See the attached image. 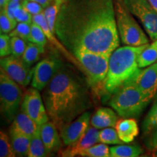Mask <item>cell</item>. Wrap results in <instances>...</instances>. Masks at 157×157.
I'll use <instances>...</instances> for the list:
<instances>
[{"mask_svg":"<svg viewBox=\"0 0 157 157\" xmlns=\"http://www.w3.org/2000/svg\"><path fill=\"white\" fill-rule=\"evenodd\" d=\"M55 34L73 55L86 50L110 56L119 46L114 0H64Z\"/></svg>","mask_w":157,"mask_h":157,"instance_id":"cell-1","label":"cell"},{"mask_svg":"<svg viewBox=\"0 0 157 157\" xmlns=\"http://www.w3.org/2000/svg\"><path fill=\"white\" fill-rule=\"evenodd\" d=\"M90 87L87 78L63 66L45 87L43 99L47 112L59 131L91 108Z\"/></svg>","mask_w":157,"mask_h":157,"instance_id":"cell-2","label":"cell"},{"mask_svg":"<svg viewBox=\"0 0 157 157\" xmlns=\"http://www.w3.org/2000/svg\"><path fill=\"white\" fill-rule=\"evenodd\" d=\"M148 45L126 46L118 48L110 56L108 74L104 83V89L112 93L124 83L138 70V57Z\"/></svg>","mask_w":157,"mask_h":157,"instance_id":"cell-3","label":"cell"},{"mask_svg":"<svg viewBox=\"0 0 157 157\" xmlns=\"http://www.w3.org/2000/svg\"><path fill=\"white\" fill-rule=\"evenodd\" d=\"M151 101L131 77L111 93L109 105L120 117L132 118L140 116Z\"/></svg>","mask_w":157,"mask_h":157,"instance_id":"cell-4","label":"cell"},{"mask_svg":"<svg viewBox=\"0 0 157 157\" xmlns=\"http://www.w3.org/2000/svg\"><path fill=\"white\" fill-rule=\"evenodd\" d=\"M114 8L118 32L123 44L135 47L148 44V36L127 8L123 0H114Z\"/></svg>","mask_w":157,"mask_h":157,"instance_id":"cell-5","label":"cell"},{"mask_svg":"<svg viewBox=\"0 0 157 157\" xmlns=\"http://www.w3.org/2000/svg\"><path fill=\"white\" fill-rule=\"evenodd\" d=\"M74 56L81 64L82 71L88 83L96 90L103 84L104 86L109 65V56L91 51L78 50Z\"/></svg>","mask_w":157,"mask_h":157,"instance_id":"cell-6","label":"cell"},{"mask_svg":"<svg viewBox=\"0 0 157 157\" xmlns=\"http://www.w3.org/2000/svg\"><path fill=\"white\" fill-rule=\"evenodd\" d=\"M23 92L20 84L0 68V104L1 113L8 122L16 117L22 103Z\"/></svg>","mask_w":157,"mask_h":157,"instance_id":"cell-7","label":"cell"},{"mask_svg":"<svg viewBox=\"0 0 157 157\" xmlns=\"http://www.w3.org/2000/svg\"><path fill=\"white\" fill-rule=\"evenodd\" d=\"M128 10L142 23L153 41L157 39V12L148 0H123Z\"/></svg>","mask_w":157,"mask_h":157,"instance_id":"cell-8","label":"cell"},{"mask_svg":"<svg viewBox=\"0 0 157 157\" xmlns=\"http://www.w3.org/2000/svg\"><path fill=\"white\" fill-rule=\"evenodd\" d=\"M0 64L7 75L21 86L26 87L32 80L34 68H31V66L25 63L22 58L11 54L1 58Z\"/></svg>","mask_w":157,"mask_h":157,"instance_id":"cell-9","label":"cell"},{"mask_svg":"<svg viewBox=\"0 0 157 157\" xmlns=\"http://www.w3.org/2000/svg\"><path fill=\"white\" fill-rule=\"evenodd\" d=\"M21 108V111L29 115L40 126L50 119L39 90L36 88L32 87L27 90L23 95Z\"/></svg>","mask_w":157,"mask_h":157,"instance_id":"cell-10","label":"cell"},{"mask_svg":"<svg viewBox=\"0 0 157 157\" xmlns=\"http://www.w3.org/2000/svg\"><path fill=\"white\" fill-rule=\"evenodd\" d=\"M61 66V61L55 56H48L39 61L34 67L32 87L39 91L44 89Z\"/></svg>","mask_w":157,"mask_h":157,"instance_id":"cell-11","label":"cell"},{"mask_svg":"<svg viewBox=\"0 0 157 157\" xmlns=\"http://www.w3.org/2000/svg\"><path fill=\"white\" fill-rule=\"evenodd\" d=\"M132 78L143 95L152 100L157 94V61L143 69L139 68Z\"/></svg>","mask_w":157,"mask_h":157,"instance_id":"cell-12","label":"cell"},{"mask_svg":"<svg viewBox=\"0 0 157 157\" xmlns=\"http://www.w3.org/2000/svg\"><path fill=\"white\" fill-rule=\"evenodd\" d=\"M90 121V113L85 111L65 127L60 132V137L65 146L75 144L87 130Z\"/></svg>","mask_w":157,"mask_h":157,"instance_id":"cell-13","label":"cell"},{"mask_svg":"<svg viewBox=\"0 0 157 157\" xmlns=\"http://www.w3.org/2000/svg\"><path fill=\"white\" fill-rule=\"evenodd\" d=\"M33 22L36 23L37 25H39V26L42 29L43 31H44L45 35H46L47 38H48V40L50 41V42L52 43V44L56 47L60 52H62V53L63 54V56L66 57L71 63H72L74 66H76V67L78 68V69L81 71H82L81 64H80L79 62L78 61V60L76 58V57L62 44L61 42H60V41L58 39V37L56 36V34L50 29V26H49L48 23V21H47L46 18H45L44 12L42 13H39L38 15H33Z\"/></svg>","mask_w":157,"mask_h":157,"instance_id":"cell-14","label":"cell"},{"mask_svg":"<svg viewBox=\"0 0 157 157\" xmlns=\"http://www.w3.org/2000/svg\"><path fill=\"white\" fill-rule=\"evenodd\" d=\"M99 132L98 129L94 127H89L84 135L75 144L67 146L68 148L61 152L62 156L73 157L78 156V153L84 149L88 148L99 143Z\"/></svg>","mask_w":157,"mask_h":157,"instance_id":"cell-15","label":"cell"},{"mask_svg":"<svg viewBox=\"0 0 157 157\" xmlns=\"http://www.w3.org/2000/svg\"><path fill=\"white\" fill-rule=\"evenodd\" d=\"M40 134L49 154L58 151L61 146V141L58 128L52 121H48L41 125Z\"/></svg>","mask_w":157,"mask_h":157,"instance_id":"cell-16","label":"cell"},{"mask_svg":"<svg viewBox=\"0 0 157 157\" xmlns=\"http://www.w3.org/2000/svg\"><path fill=\"white\" fill-rule=\"evenodd\" d=\"M10 128L29 135L31 137L40 132V125L22 111L17 113L14 120L12 121Z\"/></svg>","mask_w":157,"mask_h":157,"instance_id":"cell-17","label":"cell"},{"mask_svg":"<svg viewBox=\"0 0 157 157\" xmlns=\"http://www.w3.org/2000/svg\"><path fill=\"white\" fill-rule=\"evenodd\" d=\"M117 112L110 108H101L91 118L92 126L98 129L115 127L118 120Z\"/></svg>","mask_w":157,"mask_h":157,"instance_id":"cell-18","label":"cell"},{"mask_svg":"<svg viewBox=\"0 0 157 157\" xmlns=\"http://www.w3.org/2000/svg\"><path fill=\"white\" fill-rule=\"evenodd\" d=\"M115 129L121 140L125 143L132 142L139 133L137 121L129 118L118 121Z\"/></svg>","mask_w":157,"mask_h":157,"instance_id":"cell-19","label":"cell"},{"mask_svg":"<svg viewBox=\"0 0 157 157\" xmlns=\"http://www.w3.org/2000/svg\"><path fill=\"white\" fill-rule=\"evenodd\" d=\"M10 136L15 156H28L31 137L13 128H10Z\"/></svg>","mask_w":157,"mask_h":157,"instance_id":"cell-20","label":"cell"},{"mask_svg":"<svg viewBox=\"0 0 157 157\" xmlns=\"http://www.w3.org/2000/svg\"><path fill=\"white\" fill-rule=\"evenodd\" d=\"M143 153V148L138 145L120 144L110 148L111 157H137Z\"/></svg>","mask_w":157,"mask_h":157,"instance_id":"cell-21","label":"cell"},{"mask_svg":"<svg viewBox=\"0 0 157 157\" xmlns=\"http://www.w3.org/2000/svg\"><path fill=\"white\" fill-rule=\"evenodd\" d=\"M157 61V39L143 50L138 57L139 68L148 67Z\"/></svg>","mask_w":157,"mask_h":157,"instance_id":"cell-22","label":"cell"},{"mask_svg":"<svg viewBox=\"0 0 157 157\" xmlns=\"http://www.w3.org/2000/svg\"><path fill=\"white\" fill-rule=\"evenodd\" d=\"M44 52V45L29 42L22 59L25 63L31 66L40 58L41 55Z\"/></svg>","mask_w":157,"mask_h":157,"instance_id":"cell-23","label":"cell"},{"mask_svg":"<svg viewBox=\"0 0 157 157\" xmlns=\"http://www.w3.org/2000/svg\"><path fill=\"white\" fill-rule=\"evenodd\" d=\"M50 155L44 143H43L40 132L31 137L30 147L28 153L29 157H44Z\"/></svg>","mask_w":157,"mask_h":157,"instance_id":"cell-24","label":"cell"},{"mask_svg":"<svg viewBox=\"0 0 157 157\" xmlns=\"http://www.w3.org/2000/svg\"><path fill=\"white\" fill-rule=\"evenodd\" d=\"M64 0H52L44 10V14L51 30L55 33V25L57 16Z\"/></svg>","mask_w":157,"mask_h":157,"instance_id":"cell-25","label":"cell"},{"mask_svg":"<svg viewBox=\"0 0 157 157\" xmlns=\"http://www.w3.org/2000/svg\"><path fill=\"white\" fill-rule=\"evenodd\" d=\"M143 132L148 135L157 129V100L153 104L150 111L142 124Z\"/></svg>","mask_w":157,"mask_h":157,"instance_id":"cell-26","label":"cell"},{"mask_svg":"<svg viewBox=\"0 0 157 157\" xmlns=\"http://www.w3.org/2000/svg\"><path fill=\"white\" fill-rule=\"evenodd\" d=\"M78 156L84 157H110V148L105 143L94 145L90 148L84 149L78 153Z\"/></svg>","mask_w":157,"mask_h":157,"instance_id":"cell-27","label":"cell"},{"mask_svg":"<svg viewBox=\"0 0 157 157\" xmlns=\"http://www.w3.org/2000/svg\"><path fill=\"white\" fill-rule=\"evenodd\" d=\"M99 140L100 143L105 144L120 145L124 143L119 137L117 129L113 127L102 129L99 132Z\"/></svg>","mask_w":157,"mask_h":157,"instance_id":"cell-28","label":"cell"},{"mask_svg":"<svg viewBox=\"0 0 157 157\" xmlns=\"http://www.w3.org/2000/svg\"><path fill=\"white\" fill-rule=\"evenodd\" d=\"M17 24V22L13 20L7 14L6 9H2L0 13V31L1 34H10Z\"/></svg>","mask_w":157,"mask_h":157,"instance_id":"cell-29","label":"cell"},{"mask_svg":"<svg viewBox=\"0 0 157 157\" xmlns=\"http://www.w3.org/2000/svg\"><path fill=\"white\" fill-rule=\"evenodd\" d=\"M29 41L18 36H11L10 44L11 52L13 56L22 58L25 49L28 45Z\"/></svg>","mask_w":157,"mask_h":157,"instance_id":"cell-30","label":"cell"},{"mask_svg":"<svg viewBox=\"0 0 157 157\" xmlns=\"http://www.w3.org/2000/svg\"><path fill=\"white\" fill-rule=\"evenodd\" d=\"M0 156L1 157H14L15 154L13 151L11 142H10L9 137L2 131L0 132Z\"/></svg>","mask_w":157,"mask_h":157,"instance_id":"cell-31","label":"cell"},{"mask_svg":"<svg viewBox=\"0 0 157 157\" xmlns=\"http://www.w3.org/2000/svg\"><path fill=\"white\" fill-rule=\"evenodd\" d=\"M29 42L37 43V44L44 45V46L48 42V38H47L42 29L34 22L31 23V35Z\"/></svg>","mask_w":157,"mask_h":157,"instance_id":"cell-32","label":"cell"},{"mask_svg":"<svg viewBox=\"0 0 157 157\" xmlns=\"http://www.w3.org/2000/svg\"><path fill=\"white\" fill-rule=\"evenodd\" d=\"M31 23H17L16 27L10 33L11 36H18L29 41L31 35Z\"/></svg>","mask_w":157,"mask_h":157,"instance_id":"cell-33","label":"cell"},{"mask_svg":"<svg viewBox=\"0 0 157 157\" xmlns=\"http://www.w3.org/2000/svg\"><path fill=\"white\" fill-rule=\"evenodd\" d=\"M21 3L23 8L32 15H38L44 12V7L36 2L32 1V0H22Z\"/></svg>","mask_w":157,"mask_h":157,"instance_id":"cell-34","label":"cell"},{"mask_svg":"<svg viewBox=\"0 0 157 157\" xmlns=\"http://www.w3.org/2000/svg\"><path fill=\"white\" fill-rule=\"evenodd\" d=\"M10 38V36L7 34H1L0 35V56L1 58L12 54Z\"/></svg>","mask_w":157,"mask_h":157,"instance_id":"cell-35","label":"cell"},{"mask_svg":"<svg viewBox=\"0 0 157 157\" xmlns=\"http://www.w3.org/2000/svg\"><path fill=\"white\" fill-rule=\"evenodd\" d=\"M15 18L17 23H33V15L25 10L22 6H20L15 11Z\"/></svg>","mask_w":157,"mask_h":157,"instance_id":"cell-36","label":"cell"},{"mask_svg":"<svg viewBox=\"0 0 157 157\" xmlns=\"http://www.w3.org/2000/svg\"><path fill=\"white\" fill-rule=\"evenodd\" d=\"M148 135V137L145 140V145L149 150L156 151H157V129Z\"/></svg>","mask_w":157,"mask_h":157,"instance_id":"cell-37","label":"cell"},{"mask_svg":"<svg viewBox=\"0 0 157 157\" xmlns=\"http://www.w3.org/2000/svg\"><path fill=\"white\" fill-rule=\"evenodd\" d=\"M20 6H21V2L14 1V0H10L8 4V5H7V7L5 8L9 16L13 20H15V21H16L15 18V13Z\"/></svg>","mask_w":157,"mask_h":157,"instance_id":"cell-38","label":"cell"},{"mask_svg":"<svg viewBox=\"0 0 157 157\" xmlns=\"http://www.w3.org/2000/svg\"><path fill=\"white\" fill-rule=\"evenodd\" d=\"M32 1L36 2L40 4L44 8H46V7L51 3V2H52V0H32Z\"/></svg>","mask_w":157,"mask_h":157,"instance_id":"cell-39","label":"cell"},{"mask_svg":"<svg viewBox=\"0 0 157 157\" xmlns=\"http://www.w3.org/2000/svg\"><path fill=\"white\" fill-rule=\"evenodd\" d=\"M10 0H0V7L2 9H5L7 7Z\"/></svg>","mask_w":157,"mask_h":157,"instance_id":"cell-40","label":"cell"},{"mask_svg":"<svg viewBox=\"0 0 157 157\" xmlns=\"http://www.w3.org/2000/svg\"><path fill=\"white\" fill-rule=\"evenodd\" d=\"M148 1L151 3V5H152V7H154L155 10L157 12V0H148Z\"/></svg>","mask_w":157,"mask_h":157,"instance_id":"cell-41","label":"cell"},{"mask_svg":"<svg viewBox=\"0 0 157 157\" xmlns=\"http://www.w3.org/2000/svg\"><path fill=\"white\" fill-rule=\"evenodd\" d=\"M14 1H16V2H21V1H22V0H14Z\"/></svg>","mask_w":157,"mask_h":157,"instance_id":"cell-42","label":"cell"},{"mask_svg":"<svg viewBox=\"0 0 157 157\" xmlns=\"http://www.w3.org/2000/svg\"><path fill=\"white\" fill-rule=\"evenodd\" d=\"M155 156H157V151H155Z\"/></svg>","mask_w":157,"mask_h":157,"instance_id":"cell-43","label":"cell"}]
</instances>
